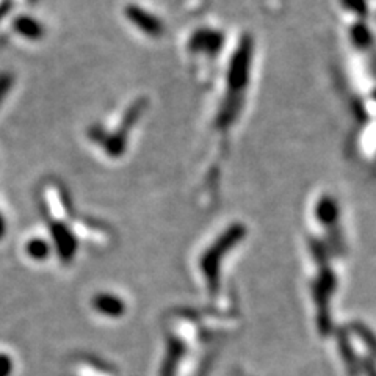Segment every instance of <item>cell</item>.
Segmentation results:
<instances>
[{
	"mask_svg": "<svg viewBox=\"0 0 376 376\" xmlns=\"http://www.w3.org/2000/svg\"><path fill=\"white\" fill-rule=\"evenodd\" d=\"M52 233H54L55 244H56V249H59L60 258L65 260H71L77 248L76 238L72 237V233L67 231L65 226L59 223L52 226Z\"/></svg>",
	"mask_w": 376,
	"mask_h": 376,
	"instance_id": "obj_1",
	"label": "cell"
},
{
	"mask_svg": "<svg viewBox=\"0 0 376 376\" xmlns=\"http://www.w3.org/2000/svg\"><path fill=\"white\" fill-rule=\"evenodd\" d=\"M94 309L105 317H121L125 311V304L118 298L116 295L112 293H101L96 295L93 300Z\"/></svg>",
	"mask_w": 376,
	"mask_h": 376,
	"instance_id": "obj_2",
	"label": "cell"
},
{
	"mask_svg": "<svg viewBox=\"0 0 376 376\" xmlns=\"http://www.w3.org/2000/svg\"><path fill=\"white\" fill-rule=\"evenodd\" d=\"M127 18L132 21L136 27H140L141 30L149 33V35H156V33L160 32V24H158V21L154 18L152 14H147L145 10L134 7V5L127 8Z\"/></svg>",
	"mask_w": 376,
	"mask_h": 376,
	"instance_id": "obj_3",
	"label": "cell"
},
{
	"mask_svg": "<svg viewBox=\"0 0 376 376\" xmlns=\"http://www.w3.org/2000/svg\"><path fill=\"white\" fill-rule=\"evenodd\" d=\"M16 30L28 39H39L43 35V27L39 22L32 18H21L16 21Z\"/></svg>",
	"mask_w": 376,
	"mask_h": 376,
	"instance_id": "obj_4",
	"label": "cell"
},
{
	"mask_svg": "<svg viewBox=\"0 0 376 376\" xmlns=\"http://www.w3.org/2000/svg\"><path fill=\"white\" fill-rule=\"evenodd\" d=\"M49 244L44 240H39V238H35V240L27 243V254L30 255L32 259L35 260H44L49 255Z\"/></svg>",
	"mask_w": 376,
	"mask_h": 376,
	"instance_id": "obj_5",
	"label": "cell"
},
{
	"mask_svg": "<svg viewBox=\"0 0 376 376\" xmlns=\"http://www.w3.org/2000/svg\"><path fill=\"white\" fill-rule=\"evenodd\" d=\"M11 85H13V77L10 74H0V104H2L5 96L10 93Z\"/></svg>",
	"mask_w": 376,
	"mask_h": 376,
	"instance_id": "obj_6",
	"label": "cell"
},
{
	"mask_svg": "<svg viewBox=\"0 0 376 376\" xmlns=\"http://www.w3.org/2000/svg\"><path fill=\"white\" fill-rule=\"evenodd\" d=\"M13 372V362L7 355H0V376H10Z\"/></svg>",
	"mask_w": 376,
	"mask_h": 376,
	"instance_id": "obj_7",
	"label": "cell"
},
{
	"mask_svg": "<svg viewBox=\"0 0 376 376\" xmlns=\"http://www.w3.org/2000/svg\"><path fill=\"white\" fill-rule=\"evenodd\" d=\"M3 232H5V223H3L2 216H0V237L3 236Z\"/></svg>",
	"mask_w": 376,
	"mask_h": 376,
	"instance_id": "obj_8",
	"label": "cell"
}]
</instances>
